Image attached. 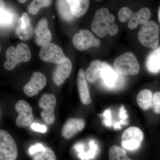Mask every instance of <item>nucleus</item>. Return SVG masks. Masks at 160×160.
I'll use <instances>...</instances> for the list:
<instances>
[{
    "instance_id": "obj_1",
    "label": "nucleus",
    "mask_w": 160,
    "mask_h": 160,
    "mask_svg": "<svg viewBox=\"0 0 160 160\" xmlns=\"http://www.w3.org/2000/svg\"><path fill=\"white\" fill-rule=\"evenodd\" d=\"M115 17L110 14L108 9H98L94 15L91 24V29L97 35L103 38L106 34L114 36L118 32V26L114 24Z\"/></svg>"
},
{
    "instance_id": "obj_2",
    "label": "nucleus",
    "mask_w": 160,
    "mask_h": 160,
    "mask_svg": "<svg viewBox=\"0 0 160 160\" xmlns=\"http://www.w3.org/2000/svg\"><path fill=\"white\" fill-rule=\"evenodd\" d=\"M7 61L4 63V68L12 70L20 62H26L30 60L31 53L29 46L25 43L18 44L16 48L10 46L6 51Z\"/></svg>"
},
{
    "instance_id": "obj_3",
    "label": "nucleus",
    "mask_w": 160,
    "mask_h": 160,
    "mask_svg": "<svg viewBox=\"0 0 160 160\" xmlns=\"http://www.w3.org/2000/svg\"><path fill=\"white\" fill-rule=\"evenodd\" d=\"M113 66L115 70L122 75H136L140 70L139 64L131 52H125L116 58Z\"/></svg>"
},
{
    "instance_id": "obj_4",
    "label": "nucleus",
    "mask_w": 160,
    "mask_h": 160,
    "mask_svg": "<svg viewBox=\"0 0 160 160\" xmlns=\"http://www.w3.org/2000/svg\"><path fill=\"white\" fill-rule=\"evenodd\" d=\"M160 27L157 23L149 21L143 25L138 33L140 42L148 48L156 49L159 43Z\"/></svg>"
},
{
    "instance_id": "obj_5",
    "label": "nucleus",
    "mask_w": 160,
    "mask_h": 160,
    "mask_svg": "<svg viewBox=\"0 0 160 160\" xmlns=\"http://www.w3.org/2000/svg\"><path fill=\"white\" fill-rule=\"evenodd\" d=\"M17 146L14 139L5 130H0V160H16Z\"/></svg>"
},
{
    "instance_id": "obj_6",
    "label": "nucleus",
    "mask_w": 160,
    "mask_h": 160,
    "mask_svg": "<svg viewBox=\"0 0 160 160\" xmlns=\"http://www.w3.org/2000/svg\"><path fill=\"white\" fill-rule=\"evenodd\" d=\"M39 56L44 62L57 65L64 62L67 58L60 46L50 42L41 47Z\"/></svg>"
},
{
    "instance_id": "obj_7",
    "label": "nucleus",
    "mask_w": 160,
    "mask_h": 160,
    "mask_svg": "<svg viewBox=\"0 0 160 160\" xmlns=\"http://www.w3.org/2000/svg\"><path fill=\"white\" fill-rule=\"evenodd\" d=\"M56 102L55 97L51 93L43 94L39 101V106L43 109L40 114L44 122L48 125H52L55 121L54 110Z\"/></svg>"
},
{
    "instance_id": "obj_8",
    "label": "nucleus",
    "mask_w": 160,
    "mask_h": 160,
    "mask_svg": "<svg viewBox=\"0 0 160 160\" xmlns=\"http://www.w3.org/2000/svg\"><path fill=\"white\" fill-rule=\"evenodd\" d=\"M144 138L142 131L135 126L126 129L122 136V146L125 149L133 150L141 146Z\"/></svg>"
},
{
    "instance_id": "obj_9",
    "label": "nucleus",
    "mask_w": 160,
    "mask_h": 160,
    "mask_svg": "<svg viewBox=\"0 0 160 160\" xmlns=\"http://www.w3.org/2000/svg\"><path fill=\"white\" fill-rule=\"evenodd\" d=\"M72 44L80 51H84L90 47H98L100 40L95 38L91 32L87 29H82L72 38Z\"/></svg>"
},
{
    "instance_id": "obj_10",
    "label": "nucleus",
    "mask_w": 160,
    "mask_h": 160,
    "mask_svg": "<svg viewBox=\"0 0 160 160\" xmlns=\"http://www.w3.org/2000/svg\"><path fill=\"white\" fill-rule=\"evenodd\" d=\"M18 116L16 120V124L20 128H26L32 124L33 121L32 108L27 102L20 100L15 106Z\"/></svg>"
},
{
    "instance_id": "obj_11",
    "label": "nucleus",
    "mask_w": 160,
    "mask_h": 160,
    "mask_svg": "<svg viewBox=\"0 0 160 160\" xmlns=\"http://www.w3.org/2000/svg\"><path fill=\"white\" fill-rule=\"evenodd\" d=\"M47 80L42 72H33L29 82L23 88L24 93L29 97H32L38 93L46 86Z\"/></svg>"
},
{
    "instance_id": "obj_12",
    "label": "nucleus",
    "mask_w": 160,
    "mask_h": 160,
    "mask_svg": "<svg viewBox=\"0 0 160 160\" xmlns=\"http://www.w3.org/2000/svg\"><path fill=\"white\" fill-rule=\"evenodd\" d=\"M85 126V121L82 119L69 118L62 128V136L66 139H71L75 135L82 131Z\"/></svg>"
},
{
    "instance_id": "obj_13",
    "label": "nucleus",
    "mask_w": 160,
    "mask_h": 160,
    "mask_svg": "<svg viewBox=\"0 0 160 160\" xmlns=\"http://www.w3.org/2000/svg\"><path fill=\"white\" fill-rule=\"evenodd\" d=\"M34 33L35 41L38 46L42 47L45 44L50 43L52 34L46 18H44L39 21L35 29Z\"/></svg>"
},
{
    "instance_id": "obj_14",
    "label": "nucleus",
    "mask_w": 160,
    "mask_h": 160,
    "mask_svg": "<svg viewBox=\"0 0 160 160\" xmlns=\"http://www.w3.org/2000/svg\"><path fill=\"white\" fill-rule=\"evenodd\" d=\"M72 64L69 58H66L65 62L56 66L52 75L54 84L59 86L64 83L71 74Z\"/></svg>"
},
{
    "instance_id": "obj_15",
    "label": "nucleus",
    "mask_w": 160,
    "mask_h": 160,
    "mask_svg": "<svg viewBox=\"0 0 160 160\" xmlns=\"http://www.w3.org/2000/svg\"><path fill=\"white\" fill-rule=\"evenodd\" d=\"M77 86L81 102L85 105L90 104L92 102L91 98L86 82L85 72L82 69H79L78 72Z\"/></svg>"
},
{
    "instance_id": "obj_16",
    "label": "nucleus",
    "mask_w": 160,
    "mask_h": 160,
    "mask_svg": "<svg viewBox=\"0 0 160 160\" xmlns=\"http://www.w3.org/2000/svg\"><path fill=\"white\" fill-rule=\"evenodd\" d=\"M33 33V29L30 19L27 13H24L19 20L16 34L21 40H26L31 38Z\"/></svg>"
},
{
    "instance_id": "obj_17",
    "label": "nucleus",
    "mask_w": 160,
    "mask_h": 160,
    "mask_svg": "<svg viewBox=\"0 0 160 160\" xmlns=\"http://www.w3.org/2000/svg\"><path fill=\"white\" fill-rule=\"evenodd\" d=\"M115 71L106 62H102L101 78L106 86L114 88L119 82L120 77Z\"/></svg>"
},
{
    "instance_id": "obj_18",
    "label": "nucleus",
    "mask_w": 160,
    "mask_h": 160,
    "mask_svg": "<svg viewBox=\"0 0 160 160\" xmlns=\"http://www.w3.org/2000/svg\"><path fill=\"white\" fill-rule=\"evenodd\" d=\"M70 10L75 17L83 16L88 11L89 6V1L88 0H68Z\"/></svg>"
},
{
    "instance_id": "obj_19",
    "label": "nucleus",
    "mask_w": 160,
    "mask_h": 160,
    "mask_svg": "<svg viewBox=\"0 0 160 160\" xmlns=\"http://www.w3.org/2000/svg\"><path fill=\"white\" fill-rule=\"evenodd\" d=\"M102 64V62L98 60H94L90 63L85 72L86 80L89 82L94 83L101 77Z\"/></svg>"
},
{
    "instance_id": "obj_20",
    "label": "nucleus",
    "mask_w": 160,
    "mask_h": 160,
    "mask_svg": "<svg viewBox=\"0 0 160 160\" xmlns=\"http://www.w3.org/2000/svg\"><path fill=\"white\" fill-rule=\"evenodd\" d=\"M146 66L150 72L156 73L160 71V47L152 52L146 61Z\"/></svg>"
},
{
    "instance_id": "obj_21",
    "label": "nucleus",
    "mask_w": 160,
    "mask_h": 160,
    "mask_svg": "<svg viewBox=\"0 0 160 160\" xmlns=\"http://www.w3.org/2000/svg\"><path fill=\"white\" fill-rule=\"evenodd\" d=\"M152 92L149 89H142L138 92L137 102L138 106L143 110H148L152 107Z\"/></svg>"
},
{
    "instance_id": "obj_22",
    "label": "nucleus",
    "mask_w": 160,
    "mask_h": 160,
    "mask_svg": "<svg viewBox=\"0 0 160 160\" xmlns=\"http://www.w3.org/2000/svg\"><path fill=\"white\" fill-rule=\"evenodd\" d=\"M57 7L60 15L63 20L69 22L72 21L73 16L67 1H57Z\"/></svg>"
},
{
    "instance_id": "obj_23",
    "label": "nucleus",
    "mask_w": 160,
    "mask_h": 160,
    "mask_svg": "<svg viewBox=\"0 0 160 160\" xmlns=\"http://www.w3.org/2000/svg\"><path fill=\"white\" fill-rule=\"evenodd\" d=\"M109 160H132L127 156L126 152L117 146H113L109 148Z\"/></svg>"
},
{
    "instance_id": "obj_24",
    "label": "nucleus",
    "mask_w": 160,
    "mask_h": 160,
    "mask_svg": "<svg viewBox=\"0 0 160 160\" xmlns=\"http://www.w3.org/2000/svg\"><path fill=\"white\" fill-rule=\"evenodd\" d=\"M32 160H57V158L51 148L46 147L42 151L35 153L32 156Z\"/></svg>"
},
{
    "instance_id": "obj_25",
    "label": "nucleus",
    "mask_w": 160,
    "mask_h": 160,
    "mask_svg": "<svg viewBox=\"0 0 160 160\" xmlns=\"http://www.w3.org/2000/svg\"><path fill=\"white\" fill-rule=\"evenodd\" d=\"M98 147L94 141H90L89 143V149L79 155V157L82 160H89L93 158L98 153Z\"/></svg>"
},
{
    "instance_id": "obj_26",
    "label": "nucleus",
    "mask_w": 160,
    "mask_h": 160,
    "mask_svg": "<svg viewBox=\"0 0 160 160\" xmlns=\"http://www.w3.org/2000/svg\"><path fill=\"white\" fill-rule=\"evenodd\" d=\"M138 25H144L149 22L151 16V11L147 8H142L133 15Z\"/></svg>"
},
{
    "instance_id": "obj_27",
    "label": "nucleus",
    "mask_w": 160,
    "mask_h": 160,
    "mask_svg": "<svg viewBox=\"0 0 160 160\" xmlns=\"http://www.w3.org/2000/svg\"><path fill=\"white\" fill-rule=\"evenodd\" d=\"M51 2L48 0H35L29 5L28 11L32 14H36L41 8L50 6Z\"/></svg>"
},
{
    "instance_id": "obj_28",
    "label": "nucleus",
    "mask_w": 160,
    "mask_h": 160,
    "mask_svg": "<svg viewBox=\"0 0 160 160\" xmlns=\"http://www.w3.org/2000/svg\"><path fill=\"white\" fill-rule=\"evenodd\" d=\"M134 14L131 9L128 7H122L119 11V20L122 22H125L131 19Z\"/></svg>"
},
{
    "instance_id": "obj_29",
    "label": "nucleus",
    "mask_w": 160,
    "mask_h": 160,
    "mask_svg": "<svg viewBox=\"0 0 160 160\" xmlns=\"http://www.w3.org/2000/svg\"><path fill=\"white\" fill-rule=\"evenodd\" d=\"M152 107L156 113H160V92H155L152 97Z\"/></svg>"
},
{
    "instance_id": "obj_30",
    "label": "nucleus",
    "mask_w": 160,
    "mask_h": 160,
    "mask_svg": "<svg viewBox=\"0 0 160 160\" xmlns=\"http://www.w3.org/2000/svg\"><path fill=\"white\" fill-rule=\"evenodd\" d=\"M11 17L9 12L4 10L1 8V23L2 24H8L11 22Z\"/></svg>"
},
{
    "instance_id": "obj_31",
    "label": "nucleus",
    "mask_w": 160,
    "mask_h": 160,
    "mask_svg": "<svg viewBox=\"0 0 160 160\" xmlns=\"http://www.w3.org/2000/svg\"><path fill=\"white\" fill-rule=\"evenodd\" d=\"M46 147H44L41 143H37L36 145L32 146L29 149V154L33 156L35 153L38 152L42 151Z\"/></svg>"
},
{
    "instance_id": "obj_32",
    "label": "nucleus",
    "mask_w": 160,
    "mask_h": 160,
    "mask_svg": "<svg viewBox=\"0 0 160 160\" xmlns=\"http://www.w3.org/2000/svg\"><path fill=\"white\" fill-rule=\"evenodd\" d=\"M30 127H31V129H33L34 131L42 132L43 133H45L47 131V128H46V126L40 125L38 123H32Z\"/></svg>"
},
{
    "instance_id": "obj_33",
    "label": "nucleus",
    "mask_w": 160,
    "mask_h": 160,
    "mask_svg": "<svg viewBox=\"0 0 160 160\" xmlns=\"http://www.w3.org/2000/svg\"><path fill=\"white\" fill-rule=\"evenodd\" d=\"M105 120L104 123L107 126H110L112 125L111 112L109 109H107L104 112V114Z\"/></svg>"
},
{
    "instance_id": "obj_34",
    "label": "nucleus",
    "mask_w": 160,
    "mask_h": 160,
    "mask_svg": "<svg viewBox=\"0 0 160 160\" xmlns=\"http://www.w3.org/2000/svg\"><path fill=\"white\" fill-rule=\"evenodd\" d=\"M138 24L137 21L133 16L131 19L129 21V23L128 24V27L130 29H133L136 28L138 27Z\"/></svg>"
},
{
    "instance_id": "obj_35",
    "label": "nucleus",
    "mask_w": 160,
    "mask_h": 160,
    "mask_svg": "<svg viewBox=\"0 0 160 160\" xmlns=\"http://www.w3.org/2000/svg\"><path fill=\"white\" fill-rule=\"evenodd\" d=\"M127 116L126 115V111L124 109V107L122 106L120 109V118L122 119L125 120L127 118Z\"/></svg>"
},
{
    "instance_id": "obj_36",
    "label": "nucleus",
    "mask_w": 160,
    "mask_h": 160,
    "mask_svg": "<svg viewBox=\"0 0 160 160\" xmlns=\"http://www.w3.org/2000/svg\"><path fill=\"white\" fill-rule=\"evenodd\" d=\"M120 123L118 122L116 124H115L114 126V128L115 129H119L120 128Z\"/></svg>"
},
{
    "instance_id": "obj_37",
    "label": "nucleus",
    "mask_w": 160,
    "mask_h": 160,
    "mask_svg": "<svg viewBox=\"0 0 160 160\" xmlns=\"http://www.w3.org/2000/svg\"><path fill=\"white\" fill-rule=\"evenodd\" d=\"M158 18L159 22L160 23V6L158 10Z\"/></svg>"
},
{
    "instance_id": "obj_38",
    "label": "nucleus",
    "mask_w": 160,
    "mask_h": 160,
    "mask_svg": "<svg viewBox=\"0 0 160 160\" xmlns=\"http://www.w3.org/2000/svg\"><path fill=\"white\" fill-rule=\"evenodd\" d=\"M18 2L20 3H22H22L26 2V0H25V1H21V0H20V1H18Z\"/></svg>"
}]
</instances>
